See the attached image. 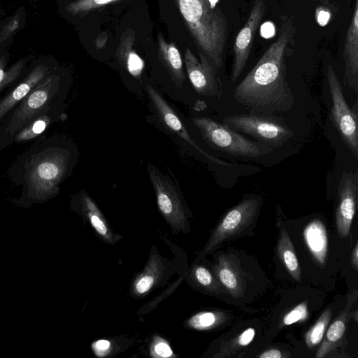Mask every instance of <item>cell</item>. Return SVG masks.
Wrapping results in <instances>:
<instances>
[{
    "mask_svg": "<svg viewBox=\"0 0 358 358\" xmlns=\"http://www.w3.org/2000/svg\"><path fill=\"white\" fill-rule=\"evenodd\" d=\"M136 34L129 27L122 34L117 48L118 62L132 76L139 78L144 69V61L134 49Z\"/></svg>",
    "mask_w": 358,
    "mask_h": 358,
    "instance_id": "cell-21",
    "label": "cell"
},
{
    "mask_svg": "<svg viewBox=\"0 0 358 358\" xmlns=\"http://www.w3.org/2000/svg\"><path fill=\"white\" fill-rule=\"evenodd\" d=\"M180 264L164 257L152 245L143 268L131 283V297L136 299L145 298L153 289L166 285L171 276L179 273L182 268L179 266Z\"/></svg>",
    "mask_w": 358,
    "mask_h": 358,
    "instance_id": "cell-10",
    "label": "cell"
},
{
    "mask_svg": "<svg viewBox=\"0 0 358 358\" xmlns=\"http://www.w3.org/2000/svg\"><path fill=\"white\" fill-rule=\"evenodd\" d=\"M259 199H245L231 208L215 227L204 248L196 259L205 258L222 243L240 235L256 220L261 206Z\"/></svg>",
    "mask_w": 358,
    "mask_h": 358,
    "instance_id": "cell-7",
    "label": "cell"
},
{
    "mask_svg": "<svg viewBox=\"0 0 358 358\" xmlns=\"http://www.w3.org/2000/svg\"><path fill=\"white\" fill-rule=\"evenodd\" d=\"M358 193V173L343 172L338 185L336 224L341 238L348 236L355 215Z\"/></svg>",
    "mask_w": 358,
    "mask_h": 358,
    "instance_id": "cell-13",
    "label": "cell"
},
{
    "mask_svg": "<svg viewBox=\"0 0 358 358\" xmlns=\"http://www.w3.org/2000/svg\"><path fill=\"white\" fill-rule=\"evenodd\" d=\"M176 6L201 51L217 68L223 66L227 38L226 16L208 0H174Z\"/></svg>",
    "mask_w": 358,
    "mask_h": 358,
    "instance_id": "cell-2",
    "label": "cell"
},
{
    "mask_svg": "<svg viewBox=\"0 0 358 358\" xmlns=\"http://www.w3.org/2000/svg\"><path fill=\"white\" fill-rule=\"evenodd\" d=\"M148 172L153 186L159 211L173 234L190 231L192 217L185 201L174 183L155 166L148 164Z\"/></svg>",
    "mask_w": 358,
    "mask_h": 358,
    "instance_id": "cell-5",
    "label": "cell"
},
{
    "mask_svg": "<svg viewBox=\"0 0 358 358\" xmlns=\"http://www.w3.org/2000/svg\"><path fill=\"white\" fill-rule=\"evenodd\" d=\"M146 90L159 118L168 129L188 143L192 147H193V148L196 149L208 160L218 165L227 166H231V164L211 156L203 150L192 138L176 113L162 98L159 92L150 85H146Z\"/></svg>",
    "mask_w": 358,
    "mask_h": 358,
    "instance_id": "cell-14",
    "label": "cell"
},
{
    "mask_svg": "<svg viewBox=\"0 0 358 358\" xmlns=\"http://www.w3.org/2000/svg\"><path fill=\"white\" fill-rule=\"evenodd\" d=\"M223 123L231 129L252 136L272 148L282 146L294 132L281 117L262 113L234 114Z\"/></svg>",
    "mask_w": 358,
    "mask_h": 358,
    "instance_id": "cell-6",
    "label": "cell"
},
{
    "mask_svg": "<svg viewBox=\"0 0 358 358\" xmlns=\"http://www.w3.org/2000/svg\"><path fill=\"white\" fill-rule=\"evenodd\" d=\"M213 6H217V3L219 0H208Z\"/></svg>",
    "mask_w": 358,
    "mask_h": 358,
    "instance_id": "cell-41",
    "label": "cell"
},
{
    "mask_svg": "<svg viewBox=\"0 0 358 358\" xmlns=\"http://www.w3.org/2000/svg\"><path fill=\"white\" fill-rule=\"evenodd\" d=\"M351 315H354V320L357 322V319H358V317H357V310H355L354 313H352V314L351 313Z\"/></svg>",
    "mask_w": 358,
    "mask_h": 358,
    "instance_id": "cell-42",
    "label": "cell"
},
{
    "mask_svg": "<svg viewBox=\"0 0 358 358\" xmlns=\"http://www.w3.org/2000/svg\"><path fill=\"white\" fill-rule=\"evenodd\" d=\"M92 349L97 357H106L115 355V352H118L120 346L114 341L100 339L92 344Z\"/></svg>",
    "mask_w": 358,
    "mask_h": 358,
    "instance_id": "cell-33",
    "label": "cell"
},
{
    "mask_svg": "<svg viewBox=\"0 0 358 358\" xmlns=\"http://www.w3.org/2000/svg\"><path fill=\"white\" fill-rule=\"evenodd\" d=\"M20 20L19 16L13 17L3 28L0 34V42L6 40L13 32L19 27Z\"/></svg>",
    "mask_w": 358,
    "mask_h": 358,
    "instance_id": "cell-35",
    "label": "cell"
},
{
    "mask_svg": "<svg viewBox=\"0 0 358 358\" xmlns=\"http://www.w3.org/2000/svg\"><path fill=\"white\" fill-rule=\"evenodd\" d=\"M185 270L179 273L178 278L171 282L163 292H162L157 296L150 301L148 303L141 307L137 310V315L141 321H143L144 315L149 313L159 306V304L171 295L175 290L180 286L182 281H184L183 272Z\"/></svg>",
    "mask_w": 358,
    "mask_h": 358,
    "instance_id": "cell-28",
    "label": "cell"
},
{
    "mask_svg": "<svg viewBox=\"0 0 358 358\" xmlns=\"http://www.w3.org/2000/svg\"><path fill=\"white\" fill-rule=\"evenodd\" d=\"M70 153L62 148H49L31 160L27 179L30 193L37 199H45L59 191V184L67 172Z\"/></svg>",
    "mask_w": 358,
    "mask_h": 358,
    "instance_id": "cell-3",
    "label": "cell"
},
{
    "mask_svg": "<svg viewBox=\"0 0 358 358\" xmlns=\"http://www.w3.org/2000/svg\"><path fill=\"white\" fill-rule=\"evenodd\" d=\"M122 0H75L66 5L65 10L73 15H85L92 10Z\"/></svg>",
    "mask_w": 358,
    "mask_h": 358,
    "instance_id": "cell-29",
    "label": "cell"
},
{
    "mask_svg": "<svg viewBox=\"0 0 358 358\" xmlns=\"http://www.w3.org/2000/svg\"><path fill=\"white\" fill-rule=\"evenodd\" d=\"M51 117L47 113H42L15 134L14 140L22 142L31 140L39 136L49 126Z\"/></svg>",
    "mask_w": 358,
    "mask_h": 358,
    "instance_id": "cell-26",
    "label": "cell"
},
{
    "mask_svg": "<svg viewBox=\"0 0 358 358\" xmlns=\"http://www.w3.org/2000/svg\"><path fill=\"white\" fill-rule=\"evenodd\" d=\"M296 32L293 16L285 19L277 39L236 87L234 99L250 113L273 115L292 107L294 98L287 80V57Z\"/></svg>",
    "mask_w": 358,
    "mask_h": 358,
    "instance_id": "cell-1",
    "label": "cell"
},
{
    "mask_svg": "<svg viewBox=\"0 0 358 358\" xmlns=\"http://www.w3.org/2000/svg\"><path fill=\"white\" fill-rule=\"evenodd\" d=\"M287 357L289 355L284 354V352L276 348L268 349L258 355L259 358H282Z\"/></svg>",
    "mask_w": 358,
    "mask_h": 358,
    "instance_id": "cell-37",
    "label": "cell"
},
{
    "mask_svg": "<svg viewBox=\"0 0 358 358\" xmlns=\"http://www.w3.org/2000/svg\"><path fill=\"white\" fill-rule=\"evenodd\" d=\"M357 294L350 295L345 308L329 327L326 337L318 349L316 357H324L331 351L336 344L341 339L346 328V324L351 316V308L356 300Z\"/></svg>",
    "mask_w": 358,
    "mask_h": 358,
    "instance_id": "cell-22",
    "label": "cell"
},
{
    "mask_svg": "<svg viewBox=\"0 0 358 358\" xmlns=\"http://www.w3.org/2000/svg\"><path fill=\"white\" fill-rule=\"evenodd\" d=\"M80 204L82 215L103 242L113 245L122 239V236L113 231L96 203L87 194H82Z\"/></svg>",
    "mask_w": 358,
    "mask_h": 358,
    "instance_id": "cell-16",
    "label": "cell"
},
{
    "mask_svg": "<svg viewBox=\"0 0 358 358\" xmlns=\"http://www.w3.org/2000/svg\"><path fill=\"white\" fill-rule=\"evenodd\" d=\"M203 138L213 148L234 156L255 158L268 154L271 146L262 142H255L244 137L224 124L218 123L208 117L192 120Z\"/></svg>",
    "mask_w": 358,
    "mask_h": 358,
    "instance_id": "cell-4",
    "label": "cell"
},
{
    "mask_svg": "<svg viewBox=\"0 0 358 358\" xmlns=\"http://www.w3.org/2000/svg\"><path fill=\"white\" fill-rule=\"evenodd\" d=\"M108 34L106 31L101 32L94 40V46L96 50L104 49L108 41Z\"/></svg>",
    "mask_w": 358,
    "mask_h": 358,
    "instance_id": "cell-38",
    "label": "cell"
},
{
    "mask_svg": "<svg viewBox=\"0 0 358 358\" xmlns=\"http://www.w3.org/2000/svg\"><path fill=\"white\" fill-rule=\"evenodd\" d=\"M24 63L22 60L19 61L11 68L6 70V57L3 56L0 58V91L17 78L24 66Z\"/></svg>",
    "mask_w": 358,
    "mask_h": 358,
    "instance_id": "cell-31",
    "label": "cell"
},
{
    "mask_svg": "<svg viewBox=\"0 0 358 358\" xmlns=\"http://www.w3.org/2000/svg\"><path fill=\"white\" fill-rule=\"evenodd\" d=\"M255 335V330L252 327L245 329L238 336L233 338L227 343L224 344L220 349V354L222 357L229 356V353L247 346L252 342Z\"/></svg>",
    "mask_w": 358,
    "mask_h": 358,
    "instance_id": "cell-30",
    "label": "cell"
},
{
    "mask_svg": "<svg viewBox=\"0 0 358 358\" xmlns=\"http://www.w3.org/2000/svg\"><path fill=\"white\" fill-rule=\"evenodd\" d=\"M343 59L345 80L348 86L358 91V0H355L354 9L346 31Z\"/></svg>",
    "mask_w": 358,
    "mask_h": 358,
    "instance_id": "cell-15",
    "label": "cell"
},
{
    "mask_svg": "<svg viewBox=\"0 0 358 358\" xmlns=\"http://www.w3.org/2000/svg\"><path fill=\"white\" fill-rule=\"evenodd\" d=\"M278 255L289 274L297 281L301 280V268L294 245L287 231L282 229L278 243Z\"/></svg>",
    "mask_w": 358,
    "mask_h": 358,
    "instance_id": "cell-25",
    "label": "cell"
},
{
    "mask_svg": "<svg viewBox=\"0 0 358 358\" xmlns=\"http://www.w3.org/2000/svg\"><path fill=\"white\" fill-rule=\"evenodd\" d=\"M273 27L271 24H270V27H266L265 25H264V31H262V34L266 37L270 36L271 35L273 34H272L273 32Z\"/></svg>",
    "mask_w": 358,
    "mask_h": 358,
    "instance_id": "cell-40",
    "label": "cell"
},
{
    "mask_svg": "<svg viewBox=\"0 0 358 358\" xmlns=\"http://www.w3.org/2000/svg\"><path fill=\"white\" fill-rule=\"evenodd\" d=\"M211 269L222 285L232 296L237 297L242 294L244 282L243 275L232 259L220 255Z\"/></svg>",
    "mask_w": 358,
    "mask_h": 358,
    "instance_id": "cell-20",
    "label": "cell"
},
{
    "mask_svg": "<svg viewBox=\"0 0 358 358\" xmlns=\"http://www.w3.org/2000/svg\"><path fill=\"white\" fill-rule=\"evenodd\" d=\"M308 315L307 302H302L290 311H289L282 318L283 325H290L296 322L304 321Z\"/></svg>",
    "mask_w": 358,
    "mask_h": 358,
    "instance_id": "cell-34",
    "label": "cell"
},
{
    "mask_svg": "<svg viewBox=\"0 0 358 358\" xmlns=\"http://www.w3.org/2000/svg\"><path fill=\"white\" fill-rule=\"evenodd\" d=\"M59 77L50 75L43 78L22 101L13 112L6 128V134L13 137L34 118L45 113L56 93Z\"/></svg>",
    "mask_w": 358,
    "mask_h": 358,
    "instance_id": "cell-9",
    "label": "cell"
},
{
    "mask_svg": "<svg viewBox=\"0 0 358 358\" xmlns=\"http://www.w3.org/2000/svg\"><path fill=\"white\" fill-rule=\"evenodd\" d=\"M303 237L307 247L314 259L324 264L327 253V235L323 223L315 220L306 225Z\"/></svg>",
    "mask_w": 358,
    "mask_h": 358,
    "instance_id": "cell-23",
    "label": "cell"
},
{
    "mask_svg": "<svg viewBox=\"0 0 358 358\" xmlns=\"http://www.w3.org/2000/svg\"><path fill=\"white\" fill-rule=\"evenodd\" d=\"M184 280L194 289L209 294L223 292L222 285L203 259H195L183 272Z\"/></svg>",
    "mask_w": 358,
    "mask_h": 358,
    "instance_id": "cell-17",
    "label": "cell"
},
{
    "mask_svg": "<svg viewBox=\"0 0 358 358\" xmlns=\"http://www.w3.org/2000/svg\"><path fill=\"white\" fill-rule=\"evenodd\" d=\"M199 60L192 50H185L184 61L188 78L194 90L201 95L220 97L222 94L221 83L209 59L198 51Z\"/></svg>",
    "mask_w": 358,
    "mask_h": 358,
    "instance_id": "cell-12",
    "label": "cell"
},
{
    "mask_svg": "<svg viewBox=\"0 0 358 358\" xmlns=\"http://www.w3.org/2000/svg\"><path fill=\"white\" fill-rule=\"evenodd\" d=\"M158 57L169 73L174 84L179 88L185 80L182 60L180 53L173 42L168 43L162 32L157 36Z\"/></svg>",
    "mask_w": 358,
    "mask_h": 358,
    "instance_id": "cell-18",
    "label": "cell"
},
{
    "mask_svg": "<svg viewBox=\"0 0 358 358\" xmlns=\"http://www.w3.org/2000/svg\"><path fill=\"white\" fill-rule=\"evenodd\" d=\"M48 73V67L40 64L9 94L0 101V120L43 79Z\"/></svg>",
    "mask_w": 358,
    "mask_h": 358,
    "instance_id": "cell-19",
    "label": "cell"
},
{
    "mask_svg": "<svg viewBox=\"0 0 358 358\" xmlns=\"http://www.w3.org/2000/svg\"><path fill=\"white\" fill-rule=\"evenodd\" d=\"M331 314L332 310L331 308L326 309L315 324L306 332L305 341L308 348H313L321 343L331 320Z\"/></svg>",
    "mask_w": 358,
    "mask_h": 358,
    "instance_id": "cell-27",
    "label": "cell"
},
{
    "mask_svg": "<svg viewBox=\"0 0 358 358\" xmlns=\"http://www.w3.org/2000/svg\"><path fill=\"white\" fill-rule=\"evenodd\" d=\"M149 354L152 357L166 358L176 357L169 342L158 336L152 338L149 348Z\"/></svg>",
    "mask_w": 358,
    "mask_h": 358,
    "instance_id": "cell-32",
    "label": "cell"
},
{
    "mask_svg": "<svg viewBox=\"0 0 358 358\" xmlns=\"http://www.w3.org/2000/svg\"><path fill=\"white\" fill-rule=\"evenodd\" d=\"M332 106L331 117L344 143L356 159H358V107L356 102L351 109L348 106L341 83L331 65L327 70Z\"/></svg>",
    "mask_w": 358,
    "mask_h": 358,
    "instance_id": "cell-8",
    "label": "cell"
},
{
    "mask_svg": "<svg viewBox=\"0 0 358 358\" xmlns=\"http://www.w3.org/2000/svg\"><path fill=\"white\" fill-rule=\"evenodd\" d=\"M227 320V315L219 310H203L198 312L184 322L185 328L196 331H210L222 325Z\"/></svg>",
    "mask_w": 358,
    "mask_h": 358,
    "instance_id": "cell-24",
    "label": "cell"
},
{
    "mask_svg": "<svg viewBox=\"0 0 358 358\" xmlns=\"http://www.w3.org/2000/svg\"><path fill=\"white\" fill-rule=\"evenodd\" d=\"M351 265L355 270H357V268H358V245H357V243H356L355 246L352 252Z\"/></svg>",
    "mask_w": 358,
    "mask_h": 358,
    "instance_id": "cell-39",
    "label": "cell"
},
{
    "mask_svg": "<svg viewBox=\"0 0 358 358\" xmlns=\"http://www.w3.org/2000/svg\"><path fill=\"white\" fill-rule=\"evenodd\" d=\"M266 10L264 0H255L246 23L238 31L234 43L231 80L236 81L242 73L249 58L256 32Z\"/></svg>",
    "mask_w": 358,
    "mask_h": 358,
    "instance_id": "cell-11",
    "label": "cell"
},
{
    "mask_svg": "<svg viewBox=\"0 0 358 358\" xmlns=\"http://www.w3.org/2000/svg\"><path fill=\"white\" fill-rule=\"evenodd\" d=\"M331 13L326 8L318 7L315 11V18L319 25L324 27L329 21Z\"/></svg>",
    "mask_w": 358,
    "mask_h": 358,
    "instance_id": "cell-36",
    "label": "cell"
}]
</instances>
